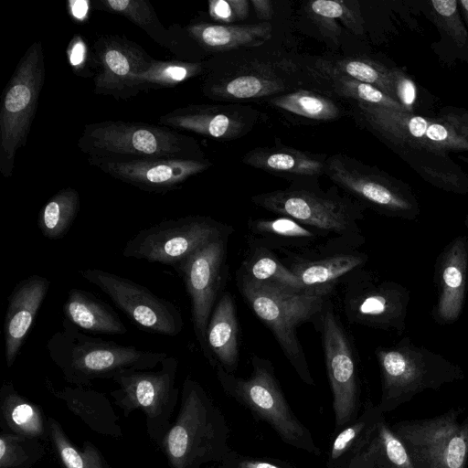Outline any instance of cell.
Wrapping results in <instances>:
<instances>
[{
  "label": "cell",
  "mask_w": 468,
  "mask_h": 468,
  "mask_svg": "<svg viewBox=\"0 0 468 468\" xmlns=\"http://www.w3.org/2000/svg\"><path fill=\"white\" fill-rule=\"evenodd\" d=\"M314 69L337 73L373 85L396 101L392 69L368 58L320 59Z\"/></svg>",
  "instance_id": "obj_32"
},
{
  "label": "cell",
  "mask_w": 468,
  "mask_h": 468,
  "mask_svg": "<svg viewBox=\"0 0 468 468\" xmlns=\"http://www.w3.org/2000/svg\"><path fill=\"white\" fill-rule=\"evenodd\" d=\"M384 414L378 405L367 407L355 421L335 438L328 459L329 468H337L345 456L357 444L373 422Z\"/></svg>",
  "instance_id": "obj_37"
},
{
  "label": "cell",
  "mask_w": 468,
  "mask_h": 468,
  "mask_svg": "<svg viewBox=\"0 0 468 468\" xmlns=\"http://www.w3.org/2000/svg\"><path fill=\"white\" fill-rule=\"evenodd\" d=\"M258 118L254 109L238 104L188 105L160 116L158 123L213 139L233 140L248 133Z\"/></svg>",
  "instance_id": "obj_20"
},
{
  "label": "cell",
  "mask_w": 468,
  "mask_h": 468,
  "mask_svg": "<svg viewBox=\"0 0 468 468\" xmlns=\"http://www.w3.org/2000/svg\"><path fill=\"white\" fill-rule=\"evenodd\" d=\"M392 72L396 101L406 112L412 113L413 105L417 98L416 86L401 70L392 69Z\"/></svg>",
  "instance_id": "obj_42"
},
{
  "label": "cell",
  "mask_w": 468,
  "mask_h": 468,
  "mask_svg": "<svg viewBox=\"0 0 468 468\" xmlns=\"http://www.w3.org/2000/svg\"><path fill=\"white\" fill-rule=\"evenodd\" d=\"M283 262L299 279L303 292L330 296L335 287L365 267L367 255L357 248L326 241L301 251H286Z\"/></svg>",
  "instance_id": "obj_18"
},
{
  "label": "cell",
  "mask_w": 468,
  "mask_h": 468,
  "mask_svg": "<svg viewBox=\"0 0 468 468\" xmlns=\"http://www.w3.org/2000/svg\"><path fill=\"white\" fill-rule=\"evenodd\" d=\"M463 16L465 18L466 24L468 26V0H462L459 2Z\"/></svg>",
  "instance_id": "obj_49"
},
{
  "label": "cell",
  "mask_w": 468,
  "mask_h": 468,
  "mask_svg": "<svg viewBox=\"0 0 468 468\" xmlns=\"http://www.w3.org/2000/svg\"><path fill=\"white\" fill-rule=\"evenodd\" d=\"M255 13L262 20H269L273 15L272 2L270 0H251Z\"/></svg>",
  "instance_id": "obj_45"
},
{
  "label": "cell",
  "mask_w": 468,
  "mask_h": 468,
  "mask_svg": "<svg viewBox=\"0 0 468 468\" xmlns=\"http://www.w3.org/2000/svg\"><path fill=\"white\" fill-rule=\"evenodd\" d=\"M101 9L125 16L144 29L160 45H168L170 37L158 20L154 7L145 0H100Z\"/></svg>",
  "instance_id": "obj_36"
},
{
  "label": "cell",
  "mask_w": 468,
  "mask_h": 468,
  "mask_svg": "<svg viewBox=\"0 0 468 468\" xmlns=\"http://www.w3.org/2000/svg\"><path fill=\"white\" fill-rule=\"evenodd\" d=\"M207 63L163 61L153 58L143 72L133 75L127 81L128 97L140 91L170 88L205 73Z\"/></svg>",
  "instance_id": "obj_31"
},
{
  "label": "cell",
  "mask_w": 468,
  "mask_h": 468,
  "mask_svg": "<svg viewBox=\"0 0 468 468\" xmlns=\"http://www.w3.org/2000/svg\"><path fill=\"white\" fill-rule=\"evenodd\" d=\"M229 237L205 245L175 267L189 296L195 335L206 358L208 356L206 332L227 275Z\"/></svg>",
  "instance_id": "obj_15"
},
{
  "label": "cell",
  "mask_w": 468,
  "mask_h": 468,
  "mask_svg": "<svg viewBox=\"0 0 468 468\" xmlns=\"http://www.w3.org/2000/svg\"><path fill=\"white\" fill-rule=\"evenodd\" d=\"M251 372L247 378L215 367L218 380L224 392L247 408L254 416L267 422L286 444L320 455L311 431L298 420L289 406L272 363L253 355Z\"/></svg>",
  "instance_id": "obj_6"
},
{
  "label": "cell",
  "mask_w": 468,
  "mask_h": 468,
  "mask_svg": "<svg viewBox=\"0 0 468 468\" xmlns=\"http://www.w3.org/2000/svg\"><path fill=\"white\" fill-rule=\"evenodd\" d=\"M80 207L79 192L66 187L42 207L37 218L41 234L48 239H61L69 229Z\"/></svg>",
  "instance_id": "obj_33"
},
{
  "label": "cell",
  "mask_w": 468,
  "mask_h": 468,
  "mask_svg": "<svg viewBox=\"0 0 468 468\" xmlns=\"http://www.w3.org/2000/svg\"><path fill=\"white\" fill-rule=\"evenodd\" d=\"M242 163L290 180L292 185H318L324 175L326 158L285 145L257 147L242 157Z\"/></svg>",
  "instance_id": "obj_24"
},
{
  "label": "cell",
  "mask_w": 468,
  "mask_h": 468,
  "mask_svg": "<svg viewBox=\"0 0 468 468\" xmlns=\"http://www.w3.org/2000/svg\"><path fill=\"white\" fill-rule=\"evenodd\" d=\"M384 415L373 422L337 468H414Z\"/></svg>",
  "instance_id": "obj_25"
},
{
  "label": "cell",
  "mask_w": 468,
  "mask_h": 468,
  "mask_svg": "<svg viewBox=\"0 0 468 468\" xmlns=\"http://www.w3.org/2000/svg\"><path fill=\"white\" fill-rule=\"evenodd\" d=\"M251 202L267 211L286 216L309 227L327 241L358 248L365 243L359 222L364 206L337 190L292 185L288 188L255 195Z\"/></svg>",
  "instance_id": "obj_1"
},
{
  "label": "cell",
  "mask_w": 468,
  "mask_h": 468,
  "mask_svg": "<svg viewBox=\"0 0 468 468\" xmlns=\"http://www.w3.org/2000/svg\"><path fill=\"white\" fill-rule=\"evenodd\" d=\"M42 44L34 42L19 60L4 93L0 111V172L10 177L18 149L25 146L45 82Z\"/></svg>",
  "instance_id": "obj_9"
},
{
  "label": "cell",
  "mask_w": 468,
  "mask_h": 468,
  "mask_svg": "<svg viewBox=\"0 0 468 468\" xmlns=\"http://www.w3.org/2000/svg\"><path fill=\"white\" fill-rule=\"evenodd\" d=\"M207 63L204 94L217 101L274 97L295 90L301 69L293 59L280 56L247 58L235 50Z\"/></svg>",
  "instance_id": "obj_5"
},
{
  "label": "cell",
  "mask_w": 468,
  "mask_h": 468,
  "mask_svg": "<svg viewBox=\"0 0 468 468\" xmlns=\"http://www.w3.org/2000/svg\"><path fill=\"white\" fill-rule=\"evenodd\" d=\"M463 407L390 424L414 468H468V415Z\"/></svg>",
  "instance_id": "obj_10"
},
{
  "label": "cell",
  "mask_w": 468,
  "mask_h": 468,
  "mask_svg": "<svg viewBox=\"0 0 468 468\" xmlns=\"http://www.w3.org/2000/svg\"><path fill=\"white\" fill-rule=\"evenodd\" d=\"M206 342L210 365L233 373L239 361V326L234 299L228 292L220 295L212 311Z\"/></svg>",
  "instance_id": "obj_26"
},
{
  "label": "cell",
  "mask_w": 468,
  "mask_h": 468,
  "mask_svg": "<svg viewBox=\"0 0 468 468\" xmlns=\"http://www.w3.org/2000/svg\"><path fill=\"white\" fill-rule=\"evenodd\" d=\"M308 10L322 20L340 19L354 33H363V20L357 7L344 1L316 0L309 3Z\"/></svg>",
  "instance_id": "obj_38"
},
{
  "label": "cell",
  "mask_w": 468,
  "mask_h": 468,
  "mask_svg": "<svg viewBox=\"0 0 468 468\" xmlns=\"http://www.w3.org/2000/svg\"><path fill=\"white\" fill-rule=\"evenodd\" d=\"M410 300L406 287L364 268L344 282L343 311L350 324L401 334Z\"/></svg>",
  "instance_id": "obj_12"
},
{
  "label": "cell",
  "mask_w": 468,
  "mask_h": 468,
  "mask_svg": "<svg viewBox=\"0 0 468 468\" xmlns=\"http://www.w3.org/2000/svg\"><path fill=\"white\" fill-rule=\"evenodd\" d=\"M88 159L129 162L150 158L205 159L198 143L176 130L144 122L87 124L78 141Z\"/></svg>",
  "instance_id": "obj_2"
},
{
  "label": "cell",
  "mask_w": 468,
  "mask_h": 468,
  "mask_svg": "<svg viewBox=\"0 0 468 468\" xmlns=\"http://www.w3.org/2000/svg\"><path fill=\"white\" fill-rule=\"evenodd\" d=\"M355 103L357 115L364 123L396 144L436 153L468 150V139L449 122L367 103Z\"/></svg>",
  "instance_id": "obj_16"
},
{
  "label": "cell",
  "mask_w": 468,
  "mask_h": 468,
  "mask_svg": "<svg viewBox=\"0 0 468 468\" xmlns=\"http://www.w3.org/2000/svg\"><path fill=\"white\" fill-rule=\"evenodd\" d=\"M47 350L65 378L77 384L95 378H113L127 368L150 369L167 356L165 352L144 351L89 335L67 319L62 329L48 340Z\"/></svg>",
  "instance_id": "obj_3"
},
{
  "label": "cell",
  "mask_w": 468,
  "mask_h": 468,
  "mask_svg": "<svg viewBox=\"0 0 468 468\" xmlns=\"http://www.w3.org/2000/svg\"><path fill=\"white\" fill-rule=\"evenodd\" d=\"M105 174L144 191L165 193L180 187L190 177L207 170V159L150 158L129 162L88 159Z\"/></svg>",
  "instance_id": "obj_19"
},
{
  "label": "cell",
  "mask_w": 468,
  "mask_h": 468,
  "mask_svg": "<svg viewBox=\"0 0 468 468\" xmlns=\"http://www.w3.org/2000/svg\"><path fill=\"white\" fill-rule=\"evenodd\" d=\"M80 274L106 293L138 327L159 335L176 336L184 327L180 310L148 288L114 273L84 269Z\"/></svg>",
  "instance_id": "obj_14"
},
{
  "label": "cell",
  "mask_w": 468,
  "mask_h": 468,
  "mask_svg": "<svg viewBox=\"0 0 468 468\" xmlns=\"http://www.w3.org/2000/svg\"><path fill=\"white\" fill-rule=\"evenodd\" d=\"M324 175L363 206L389 216L411 218L417 215V207L410 198L350 156L336 154L327 157Z\"/></svg>",
  "instance_id": "obj_17"
},
{
  "label": "cell",
  "mask_w": 468,
  "mask_h": 468,
  "mask_svg": "<svg viewBox=\"0 0 468 468\" xmlns=\"http://www.w3.org/2000/svg\"><path fill=\"white\" fill-rule=\"evenodd\" d=\"M63 314L71 324L90 333L123 335L128 331L110 305L82 289L69 290Z\"/></svg>",
  "instance_id": "obj_30"
},
{
  "label": "cell",
  "mask_w": 468,
  "mask_h": 468,
  "mask_svg": "<svg viewBox=\"0 0 468 468\" xmlns=\"http://www.w3.org/2000/svg\"><path fill=\"white\" fill-rule=\"evenodd\" d=\"M435 283L437 302L432 311L434 320L452 324L460 317L468 292V238L460 235L446 245L436 261Z\"/></svg>",
  "instance_id": "obj_22"
},
{
  "label": "cell",
  "mask_w": 468,
  "mask_h": 468,
  "mask_svg": "<svg viewBox=\"0 0 468 468\" xmlns=\"http://www.w3.org/2000/svg\"><path fill=\"white\" fill-rule=\"evenodd\" d=\"M49 285L50 282L46 277L33 274L20 281L12 290L4 322L7 367L14 364L24 345Z\"/></svg>",
  "instance_id": "obj_23"
},
{
  "label": "cell",
  "mask_w": 468,
  "mask_h": 468,
  "mask_svg": "<svg viewBox=\"0 0 468 468\" xmlns=\"http://www.w3.org/2000/svg\"><path fill=\"white\" fill-rule=\"evenodd\" d=\"M11 419L14 423L27 431L37 430V415L31 405L20 402L11 411Z\"/></svg>",
  "instance_id": "obj_44"
},
{
  "label": "cell",
  "mask_w": 468,
  "mask_h": 468,
  "mask_svg": "<svg viewBox=\"0 0 468 468\" xmlns=\"http://www.w3.org/2000/svg\"><path fill=\"white\" fill-rule=\"evenodd\" d=\"M448 121L463 137L468 139V115L463 117H450Z\"/></svg>",
  "instance_id": "obj_47"
},
{
  "label": "cell",
  "mask_w": 468,
  "mask_h": 468,
  "mask_svg": "<svg viewBox=\"0 0 468 468\" xmlns=\"http://www.w3.org/2000/svg\"><path fill=\"white\" fill-rule=\"evenodd\" d=\"M72 14L78 18H81L87 12L88 3L86 1H77L72 3Z\"/></svg>",
  "instance_id": "obj_48"
},
{
  "label": "cell",
  "mask_w": 468,
  "mask_h": 468,
  "mask_svg": "<svg viewBox=\"0 0 468 468\" xmlns=\"http://www.w3.org/2000/svg\"><path fill=\"white\" fill-rule=\"evenodd\" d=\"M238 285L251 310L272 333L301 380L307 385H314L296 329L307 322L315 324L329 302V296Z\"/></svg>",
  "instance_id": "obj_8"
},
{
  "label": "cell",
  "mask_w": 468,
  "mask_h": 468,
  "mask_svg": "<svg viewBox=\"0 0 468 468\" xmlns=\"http://www.w3.org/2000/svg\"><path fill=\"white\" fill-rule=\"evenodd\" d=\"M85 48L81 40L76 41L71 48L70 62L73 66H78L84 58Z\"/></svg>",
  "instance_id": "obj_46"
},
{
  "label": "cell",
  "mask_w": 468,
  "mask_h": 468,
  "mask_svg": "<svg viewBox=\"0 0 468 468\" xmlns=\"http://www.w3.org/2000/svg\"><path fill=\"white\" fill-rule=\"evenodd\" d=\"M248 229L250 244L264 247L272 251L305 250L319 245L318 242L324 239L314 229L286 216L250 219Z\"/></svg>",
  "instance_id": "obj_27"
},
{
  "label": "cell",
  "mask_w": 468,
  "mask_h": 468,
  "mask_svg": "<svg viewBox=\"0 0 468 468\" xmlns=\"http://www.w3.org/2000/svg\"><path fill=\"white\" fill-rule=\"evenodd\" d=\"M94 92L123 99L128 97V80L144 71L153 60L137 44L112 35L102 36L94 43Z\"/></svg>",
  "instance_id": "obj_21"
},
{
  "label": "cell",
  "mask_w": 468,
  "mask_h": 468,
  "mask_svg": "<svg viewBox=\"0 0 468 468\" xmlns=\"http://www.w3.org/2000/svg\"><path fill=\"white\" fill-rule=\"evenodd\" d=\"M237 283L286 292H303L298 277L274 251L252 244H250V249L237 271Z\"/></svg>",
  "instance_id": "obj_29"
},
{
  "label": "cell",
  "mask_w": 468,
  "mask_h": 468,
  "mask_svg": "<svg viewBox=\"0 0 468 468\" xmlns=\"http://www.w3.org/2000/svg\"><path fill=\"white\" fill-rule=\"evenodd\" d=\"M315 325L322 336L335 427L340 429L358 418L359 385L355 348L329 302Z\"/></svg>",
  "instance_id": "obj_13"
},
{
  "label": "cell",
  "mask_w": 468,
  "mask_h": 468,
  "mask_svg": "<svg viewBox=\"0 0 468 468\" xmlns=\"http://www.w3.org/2000/svg\"><path fill=\"white\" fill-rule=\"evenodd\" d=\"M232 232L231 226L210 217L167 219L138 231L127 241L122 255L175 268L205 245Z\"/></svg>",
  "instance_id": "obj_11"
},
{
  "label": "cell",
  "mask_w": 468,
  "mask_h": 468,
  "mask_svg": "<svg viewBox=\"0 0 468 468\" xmlns=\"http://www.w3.org/2000/svg\"><path fill=\"white\" fill-rule=\"evenodd\" d=\"M464 225H465V227L468 229V214H467V216H466V218H465Z\"/></svg>",
  "instance_id": "obj_50"
},
{
  "label": "cell",
  "mask_w": 468,
  "mask_h": 468,
  "mask_svg": "<svg viewBox=\"0 0 468 468\" xmlns=\"http://www.w3.org/2000/svg\"><path fill=\"white\" fill-rule=\"evenodd\" d=\"M55 444L59 455L67 468H101V462L96 454L88 452L82 453L72 447L58 429L53 431Z\"/></svg>",
  "instance_id": "obj_41"
},
{
  "label": "cell",
  "mask_w": 468,
  "mask_h": 468,
  "mask_svg": "<svg viewBox=\"0 0 468 468\" xmlns=\"http://www.w3.org/2000/svg\"><path fill=\"white\" fill-rule=\"evenodd\" d=\"M183 409L171 429L167 448L176 468H198L223 460L231 449L229 429L222 412L190 377L184 383Z\"/></svg>",
  "instance_id": "obj_7"
},
{
  "label": "cell",
  "mask_w": 468,
  "mask_h": 468,
  "mask_svg": "<svg viewBox=\"0 0 468 468\" xmlns=\"http://www.w3.org/2000/svg\"><path fill=\"white\" fill-rule=\"evenodd\" d=\"M456 0H433L431 2L434 18L439 26L455 41L464 46L468 41V33L461 19Z\"/></svg>",
  "instance_id": "obj_39"
},
{
  "label": "cell",
  "mask_w": 468,
  "mask_h": 468,
  "mask_svg": "<svg viewBox=\"0 0 468 468\" xmlns=\"http://www.w3.org/2000/svg\"><path fill=\"white\" fill-rule=\"evenodd\" d=\"M250 3L247 0H212L208 3V12L218 24L233 25L248 17Z\"/></svg>",
  "instance_id": "obj_40"
},
{
  "label": "cell",
  "mask_w": 468,
  "mask_h": 468,
  "mask_svg": "<svg viewBox=\"0 0 468 468\" xmlns=\"http://www.w3.org/2000/svg\"><path fill=\"white\" fill-rule=\"evenodd\" d=\"M218 468H284L274 463L249 458L232 451L219 462Z\"/></svg>",
  "instance_id": "obj_43"
},
{
  "label": "cell",
  "mask_w": 468,
  "mask_h": 468,
  "mask_svg": "<svg viewBox=\"0 0 468 468\" xmlns=\"http://www.w3.org/2000/svg\"><path fill=\"white\" fill-rule=\"evenodd\" d=\"M376 356L381 375L378 404L385 414L396 410L426 390H438L464 378L463 370L443 356L405 337L389 347H378Z\"/></svg>",
  "instance_id": "obj_4"
},
{
  "label": "cell",
  "mask_w": 468,
  "mask_h": 468,
  "mask_svg": "<svg viewBox=\"0 0 468 468\" xmlns=\"http://www.w3.org/2000/svg\"><path fill=\"white\" fill-rule=\"evenodd\" d=\"M268 102L282 111L311 120L332 121L341 115V108L330 98L306 90L277 95Z\"/></svg>",
  "instance_id": "obj_34"
},
{
  "label": "cell",
  "mask_w": 468,
  "mask_h": 468,
  "mask_svg": "<svg viewBox=\"0 0 468 468\" xmlns=\"http://www.w3.org/2000/svg\"><path fill=\"white\" fill-rule=\"evenodd\" d=\"M314 72L326 80L335 94L353 100L355 102L367 103L384 108L405 112L394 99L373 85L364 83L346 76L314 69Z\"/></svg>",
  "instance_id": "obj_35"
},
{
  "label": "cell",
  "mask_w": 468,
  "mask_h": 468,
  "mask_svg": "<svg viewBox=\"0 0 468 468\" xmlns=\"http://www.w3.org/2000/svg\"><path fill=\"white\" fill-rule=\"evenodd\" d=\"M186 31L205 49L225 53L265 44L271 37L272 27L268 21L242 25L197 23L188 26Z\"/></svg>",
  "instance_id": "obj_28"
}]
</instances>
